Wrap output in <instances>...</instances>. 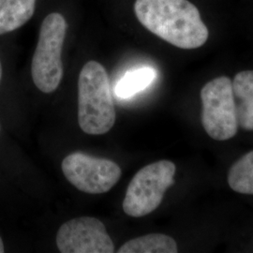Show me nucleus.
I'll use <instances>...</instances> for the list:
<instances>
[{
  "instance_id": "20e7f679",
  "label": "nucleus",
  "mask_w": 253,
  "mask_h": 253,
  "mask_svg": "<svg viewBox=\"0 0 253 253\" xmlns=\"http://www.w3.org/2000/svg\"><path fill=\"white\" fill-rule=\"evenodd\" d=\"M175 171V164L170 161H160L142 168L126 189L123 201L126 215L145 217L159 208L164 193L174 183Z\"/></svg>"
},
{
  "instance_id": "4468645a",
  "label": "nucleus",
  "mask_w": 253,
  "mask_h": 253,
  "mask_svg": "<svg viewBox=\"0 0 253 253\" xmlns=\"http://www.w3.org/2000/svg\"><path fill=\"white\" fill-rule=\"evenodd\" d=\"M2 74H3V68H2L1 60H0V83H1V80H2Z\"/></svg>"
},
{
  "instance_id": "6e6552de",
  "label": "nucleus",
  "mask_w": 253,
  "mask_h": 253,
  "mask_svg": "<svg viewBox=\"0 0 253 253\" xmlns=\"http://www.w3.org/2000/svg\"><path fill=\"white\" fill-rule=\"evenodd\" d=\"M232 84L238 126L253 130V71L237 73Z\"/></svg>"
},
{
  "instance_id": "1a4fd4ad",
  "label": "nucleus",
  "mask_w": 253,
  "mask_h": 253,
  "mask_svg": "<svg viewBox=\"0 0 253 253\" xmlns=\"http://www.w3.org/2000/svg\"><path fill=\"white\" fill-rule=\"evenodd\" d=\"M36 0H0V36L26 25L35 12Z\"/></svg>"
},
{
  "instance_id": "0eeeda50",
  "label": "nucleus",
  "mask_w": 253,
  "mask_h": 253,
  "mask_svg": "<svg viewBox=\"0 0 253 253\" xmlns=\"http://www.w3.org/2000/svg\"><path fill=\"white\" fill-rule=\"evenodd\" d=\"M56 246L62 253H113L115 245L106 227L96 217L70 219L59 228Z\"/></svg>"
},
{
  "instance_id": "423d86ee",
  "label": "nucleus",
  "mask_w": 253,
  "mask_h": 253,
  "mask_svg": "<svg viewBox=\"0 0 253 253\" xmlns=\"http://www.w3.org/2000/svg\"><path fill=\"white\" fill-rule=\"evenodd\" d=\"M61 168L67 180L77 190L89 194L107 192L122 174L119 165L113 161L82 152L68 155Z\"/></svg>"
},
{
  "instance_id": "f03ea898",
  "label": "nucleus",
  "mask_w": 253,
  "mask_h": 253,
  "mask_svg": "<svg viewBox=\"0 0 253 253\" xmlns=\"http://www.w3.org/2000/svg\"><path fill=\"white\" fill-rule=\"evenodd\" d=\"M117 118L111 84L105 68L97 61L84 64L78 79V122L89 135H102Z\"/></svg>"
},
{
  "instance_id": "39448f33",
  "label": "nucleus",
  "mask_w": 253,
  "mask_h": 253,
  "mask_svg": "<svg viewBox=\"0 0 253 253\" xmlns=\"http://www.w3.org/2000/svg\"><path fill=\"white\" fill-rule=\"evenodd\" d=\"M202 124L206 132L216 141H226L238 130L236 102L233 84L226 76L215 78L201 90Z\"/></svg>"
},
{
  "instance_id": "f8f14e48",
  "label": "nucleus",
  "mask_w": 253,
  "mask_h": 253,
  "mask_svg": "<svg viewBox=\"0 0 253 253\" xmlns=\"http://www.w3.org/2000/svg\"><path fill=\"white\" fill-rule=\"evenodd\" d=\"M228 184L235 192L253 195V150L239 158L228 172Z\"/></svg>"
},
{
  "instance_id": "9b49d317",
  "label": "nucleus",
  "mask_w": 253,
  "mask_h": 253,
  "mask_svg": "<svg viewBox=\"0 0 253 253\" xmlns=\"http://www.w3.org/2000/svg\"><path fill=\"white\" fill-rule=\"evenodd\" d=\"M157 72L153 68L143 67L125 73L118 82L115 92L120 99H128L145 90L156 79Z\"/></svg>"
},
{
  "instance_id": "9d476101",
  "label": "nucleus",
  "mask_w": 253,
  "mask_h": 253,
  "mask_svg": "<svg viewBox=\"0 0 253 253\" xmlns=\"http://www.w3.org/2000/svg\"><path fill=\"white\" fill-rule=\"evenodd\" d=\"M177 244L169 235L150 234L126 242L118 253H176Z\"/></svg>"
},
{
  "instance_id": "ddd939ff",
  "label": "nucleus",
  "mask_w": 253,
  "mask_h": 253,
  "mask_svg": "<svg viewBox=\"0 0 253 253\" xmlns=\"http://www.w3.org/2000/svg\"><path fill=\"white\" fill-rule=\"evenodd\" d=\"M5 252V250H4V244H3V240H2V238L0 237V253H3Z\"/></svg>"
},
{
  "instance_id": "7ed1b4c3",
  "label": "nucleus",
  "mask_w": 253,
  "mask_h": 253,
  "mask_svg": "<svg viewBox=\"0 0 253 253\" xmlns=\"http://www.w3.org/2000/svg\"><path fill=\"white\" fill-rule=\"evenodd\" d=\"M67 31L66 20L53 12L43 20L31 63L32 80L37 88L52 93L59 86L63 77V50Z\"/></svg>"
},
{
  "instance_id": "f257e3e1",
  "label": "nucleus",
  "mask_w": 253,
  "mask_h": 253,
  "mask_svg": "<svg viewBox=\"0 0 253 253\" xmlns=\"http://www.w3.org/2000/svg\"><path fill=\"white\" fill-rule=\"evenodd\" d=\"M134 11L146 29L175 47L196 49L208 41V27L188 0H136Z\"/></svg>"
}]
</instances>
